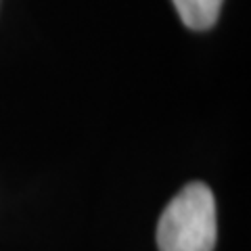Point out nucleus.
Wrapping results in <instances>:
<instances>
[{
  "label": "nucleus",
  "mask_w": 251,
  "mask_h": 251,
  "mask_svg": "<svg viewBox=\"0 0 251 251\" xmlns=\"http://www.w3.org/2000/svg\"><path fill=\"white\" fill-rule=\"evenodd\" d=\"M216 201L207 184L191 182L168 203L157 224L159 251H214Z\"/></svg>",
  "instance_id": "obj_1"
},
{
  "label": "nucleus",
  "mask_w": 251,
  "mask_h": 251,
  "mask_svg": "<svg viewBox=\"0 0 251 251\" xmlns=\"http://www.w3.org/2000/svg\"><path fill=\"white\" fill-rule=\"evenodd\" d=\"M188 29L203 31L214 27L224 0H172Z\"/></svg>",
  "instance_id": "obj_2"
}]
</instances>
